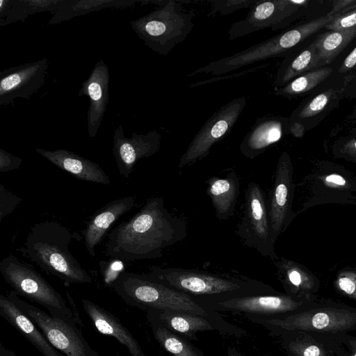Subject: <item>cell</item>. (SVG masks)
<instances>
[{"mask_svg":"<svg viewBox=\"0 0 356 356\" xmlns=\"http://www.w3.org/2000/svg\"><path fill=\"white\" fill-rule=\"evenodd\" d=\"M356 67V47L347 56L339 69V72L345 73Z\"/></svg>","mask_w":356,"mask_h":356,"instance_id":"41","label":"cell"},{"mask_svg":"<svg viewBox=\"0 0 356 356\" xmlns=\"http://www.w3.org/2000/svg\"><path fill=\"white\" fill-rule=\"evenodd\" d=\"M308 1L259 0L252 4L245 19L232 24L228 35L231 40L270 28L284 29L296 19Z\"/></svg>","mask_w":356,"mask_h":356,"instance_id":"11","label":"cell"},{"mask_svg":"<svg viewBox=\"0 0 356 356\" xmlns=\"http://www.w3.org/2000/svg\"><path fill=\"white\" fill-rule=\"evenodd\" d=\"M48 59L26 63L0 72V106L11 104L17 98L29 99L43 86Z\"/></svg>","mask_w":356,"mask_h":356,"instance_id":"14","label":"cell"},{"mask_svg":"<svg viewBox=\"0 0 356 356\" xmlns=\"http://www.w3.org/2000/svg\"><path fill=\"white\" fill-rule=\"evenodd\" d=\"M207 193L210 197L218 220L233 216L240 193V181L234 171L225 177L214 176L206 181Z\"/></svg>","mask_w":356,"mask_h":356,"instance_id":"24","label":"cell"},{"mask_svg":"<svg viewBox=\"0 0 356 356\" xmlns=\"http://www.w3.org/2000/svg\"><path fill=\"white\" fill-rule=\"evenodd\" d=\"M325 180L327 183L336 186H345L346 184V179L337 174L329 175L325 177Z\"/></svg>","mask_w":356,"mask_h":356,"instance_id":"42","label":"cell"},{"mask_svg":"<svg viewBox=\"0 0 356 356\" xmlns=\"http://www.w3.org/2000/svg\"><path fill=\"white\" fill-rule=\"evenodd\" d=\"M202 307L217 312H230L272 317L287 314L302 308L307 300L282 294H259L230 298H194Z\"/></svg>","mask_w":356,"mask_h":356,"instance_id":"10","label":"cell"},{"mask_svg":"<svg viewBox=\"0 0 356 356\" xmlns=\"http://www.w3.org/2000/svg\"><path fill=\"white\" fill-rule=\"evenodd\" d=\"M211 3V13H219L222 15H229L243 8L250 7L256 1L250 0H220L210 1Z\"/></svg>","mask_w":356,"mask_h":356,"instance_id":"33","label":"cell"},{"mask_svg":"<svg viewBox=\"0 0 356 356\" xmlns=\"http://www.w3.org/2000/svg\"><path fill=\"white\" fill-rule=\"evenodd\" d=\"M60 0H1L0 25H8L17 21L23 22L29 15L49 11L53 13Z\"/></svg>","mask_w":356,"mask_h":356,"instance_id":"29","label":"cell"},{"mask_svg":"<svg viewBox=\"0 0 356 356\" xmlns=\"http://www.w3.org/2000/svg\"><path fill=\"white\" fill-rule=\"evenodd\" d=\"M292 188V165L289 155L284 152L280 155L273 181L268 209L275 237L284 232L290 218V203Z\"/></svg>","mask_w":356,"mask_h":356,"instance_id":"16","label":"cell"},{"mask_svg":"<svg viewBox=\"0 0 356 356\" xmlns=\"http://www.w3.org/2000/svg\"><path fill=\"white\" fill-rule=\"evenodd\" d=\"M264 356H271V355H269V354L266 353V354L264 355Z\"/></svg>","mask_w":356,"mask_h":356,"instance_id":"46","label":"cell"},{"mask_svg":"<svg viewBox=\"0 0 356 356\" xmlns=\"http://www.w3.org/2000/svg\"><path fill=\"white\" fill-rule=\"evenodd\" d=\"M147 274L193 298H230L278 293L270 285L238 273L152 266Z\"/></svg>","mask_w":356,"mask_h":356,"instance_id":"3","label":"cell"},{"mask_svg":"<svg viewBox=\"0 0 356 356\" xmlns=\"http://www.w3.org/2000/svg\"><path fill=\"white\" fill-rule=\"evenodd\" d=\"M146 316L155 340L171 356H205L189 339L169 330L152 314L146 312Z\"/></svg>","mask_w":356,"mask_h":356,"instance_id":"28","label":"cell"},{"mask_svg":"<svg viewBox=\"0 0 356 356\" xmlns=\"http://www.w3.org/2000/svg\"><path fill=\"white\" fill-rule=\"evenodd\" d=\"M337 340L339 342L345 344L348 348V354L346 356H356V337L345 334L338 335Z\"/></svg>","mask_w":356,"mask_h":356,"instance_id":"40","label":"cell"},{"mask_svg":"<svg viewBox=\"0 0 356 356\" xmlns=\"http://www.w3.org/2000/svg\"><path fill=\"white\" fill-rule=\"evenodd\" d=\"M274 337L284 331H303L341 335L356 330V309L340 304L309 305L296 312L272 317L245 316Z\"/></svg>","mask_w":356,"mask_h":356,"instance_id":"4","label":"cell"},{"mask_svg":"<svg viewBox=\"0 0 356 356\" xmlns=\"http://www.w3.org/2000/svg\"><path fill=\"white\" fill-rule=\"evenodd\" d=\"M354 9H356V0H335L331 11L343 15Z\"/></svg>","mask_w":356,"mask_h":356,"instance_id":"39","label":"cell"},{"mask_svg":"<svg viewBox=\"0 0 356 356\" xmlns=\"http://www.w3.org/2000/svg\"><path fill=\"white\" fill-rule=\"evenodd\" d=\"M0 273L18 296L44 307L51 316L79 320L62 295L29 264L9 254L0 261Z\"/></svg>","mask_w":356,"mask_h":356,"instance_id":"7","label":"cell"},{"mask_svg":"<svg viewBox=\"0 0 356 356\" xmlns=\"http://www.w3.org/2000/svg\"><path fill=\"white\" fill-rule=\"evenodd\" d=\"M227 356H245L238 349L232 346L227 347Z\"/></svg>","mask_w":356,"mask_h":356,"instance_id":"44","label":"cell"},{"mask_svg":"<svg viewBox=\"0 0 356 356\" xmlns=\"http://www.w3.org/2000/svg\"><path fill=\"white\" fill-rule=\"evenodd\" d=\"M22 198L8 190L0 184V222L10 214L22 202Z\"/></svg>","mask_w":356,"mask_h":356,"instance_id":"34","label":"cell"},{"mask_svg":"<svg viewBox=\"0 0 356 356\" xmlns=\"http://www.w3.org/2000/svg\"><path fill=\"white\" fill-rule=\"evenodd\" d=\"M161 141V135L156 130L145 134L134 133L131 138H126L122 126L119 125L114 131L113 154L120 176L128 178L139 160L159 150Z\"/></svg>","mask_w":356,"mask_h":356,"instance_id":"15","label":"cell"},{"mask_svg":"<svg viewBox=\"0 0 356 356\" xmlns=\"http://www.w3.org/2000/svg\"><path fill=\"white\" fill-rule=\"evenodd\" d=\"M83 308L95 328L102 334L116 339L131 356H146L139 343L118 317L97 304L82 299Z\"/></svg>","mask_w":356,"mask_h":356,"instance_id":"22","label":"cell"},{"mask_svg":"<svg viewBox=\"0 0 356 356\" xmlns=\"http://www.w3.org/2000/svg\"><path fill=\"white\" fill-rule=\"evenodd\" d=\"M42 157L76 179L96 184L108 185L109 176L95 162L64 149L47 150L35 148Z\"/></svg>","mask_w":356,"mask_h":356,"instance_id":"21","label":"cell"},{"mask_svg":"<svg viewBox=\"0 0 356 356\" xmlns=\"http://www.w3.org/2000/svg\"><path fill=\"white\" fill-rule=\"evenodd\" d=\"M236 234L243 244L254 249L273 261L278 259L268 209V201L261 186L250 181L245 191L243 216L236 226Z\"/></svg>","mask_w":356,"mask_h":356,"instance_id":"8","label":"cell"},{"mask_svg":"<svg viewBox=\"0 0 356 356\" xmlns=\"http://www.w3.org/2000/svg\"><path fill=\"white\" fill-rule=\"evenodd\" d=\"M351 131H352L355 135H356V127H355L354 129H353L351 130Z\"/></svg>","mask_w":356,"mask_h":356,"instance_id":"45","label":"cell"},{"mask_svg":"<svg viewBox=\"0 0 356 356\" xmlns=\"http://www.w3.org/2000/svg\"><path fill=\"white\" fill-rule=\"evenodd\" d=\"M356 27L344 31H328L314 40L323 65L330 63L355 38Z\"/></svg>","mask_w":356,"mask_h":356,"instance_id":"30","label":"cell"},{"mask_svg":"<svg viewBox=\"0 0 356 356\" xmlns=\"http://www.w3.org/2000/svg\"><path fill=\"white\" fill-rule=\"evenodd\" d=\"M72 238L67 227L46 220L31 227L24 245L17 250L65 284L90 283V275L69 250Z\"/></svg>","mask_w":356,"mask_h":356,"instance_id":"2","label":"cell"},{"mask_svg":"<svg viewBox=\"0 0 356 356\" xmlns=\"http://www.w3.org/2000/svg\"><path fill=\"white\" fill-rule=\"evenodd\" d=\"M289 133V118L282 116L261 118L244 137L239 146L240 152L245 157L254 159Z\"/></svg>","mask_w":356,"mask_h":356,"instance_id":"18","label":"cell"},{"mask_svg":"<svg viewBox=\"0 0 356 356\" xmlns=\"http://www.w3.org/2000/svg\"><path fill=\"white\" fill-rule=\"evenodd\" d=\"M356 27V9L341 15L324 28L329 31H344Z\"/></svg>","mask_w":356,"mask_h":356,"instance_id":"35","label":"cell"},{"mask_svg":"<svg viewBox=\"0 0 356 356\" xmlns=\"http://www.w3.org/2000/svg\"><path fill=\"white\" fill-rule=\"evenodd\" d=\"M7 296L37 325L51 344L65 356H100L86 341L76 323L53 316L21 299L15 291Z\"/></svg>","mask_w":356,"mask_h":356,"instance_id":"9","label":"cell"},{"mask_svg":"<svg viewBox=\"0 0 356 356\" xmlns=\"http://www.w3.org/2000/svg\"><path fill=\"white\" fill-rule=\"evenodd\" d=\"M99 266L104 284L110 286L124 272L123 261L115 258L100 261Z\"/></svg>","mask_w":356,"mask_h":356,"instance_id":"32","label":"cell"},{"mask_svg":"<svg viewBox=\"0 0 356 356\" xmlns=\"http://www.w3.org/2000/svg\"><path fill=\"white\" fill-rule=\"evenodd\" d=\"M354 77L348 75L345 77L340 86L327 89L310 100L303 102L293 111L289 118V122L301 124L306 131L309 120L322 117L324 113H327L334 108V106L338 105Z\"/></svg>","mask_w":356,"mask_h":356,"instance_id":"25","label":"cell"},{"mask_svg":"<svg viewBox=\"0 0 356 356\" xmlns=\"http://www.w3.org/2000/svg\"><path fill=\"white\" fill-rule=\"evenodd\" d=\"M0 356H17L12 350L5 347L0 343Z\"/></svg>","mask_w":356,"mask_h":356,"instance_id":"43","label":"cell"},{"mask_svg":"<svg viewBox=\"0 0 356 356\" xmlns=\"http://www.w3.org/2000/svg\"><path fill=\"white\" fill-rule=\"evenodd\" d=\"M338 287L346 294L356 299V273L346 272L337 279Z\"/></svg>","mask_w":356,"mask_h":356,"instance_id":"36","label":"cell"},{"mask_svg":"<svg viewBox=\"0 0 356 356\" xmlns=\"http://www.w3.org/2000/svg\"><path fill=\"white\" fill-rule=\"evenodd\" d=\"M140 1L129 0H60L57 9L47 24L52 25L105 8H124L134 6Z\"/></svg>","mask_w":356,"mask_h":356,"instance_id":"27","label":"cell"},{"mask_svg":"<svg viewBox=\"0 0 356 356\" xmlns=\"http://www.w3.org/2000/svg\"><path fill=\"white\" fill-rule=\"evenodd\" d=\"M339 152L356 159V138L346 137L337 143Z\"/></svg>","mask_w":356,"mask_h":356,"instance_id":"38","label":"cell"},{"mask_svg":"<svg viewBox=\"0 0 356 356\" xmlns=\"http://www.w3.org/2000/svg\"><path fill=\"white\" fill-rule=\"evenodd\" d=\"M323 66L314 41L302 51H293L285 57L277 70L275 85L282 87L293 79Z\"/></svg>","mask_w":356,"mask_h":356,"instance_id":"26","label":"cell"},{"mask_svg":"<svg viewBox=\"0 0 356 356\" xmlns=\"http://www.w3.org/2000/svg\"><path fill=\"white\" fill-rule=\"evenodd\" d=\"M159 4L151 13L131 22V28L145 44L162 56H167L186 39L194 24L192 16L175 0L149 1Z\"/></svg>","mask_w":356,"mask_h":356,"instance_id":"6","label":"cell"},{"mask_svg":"<svg viewBox=\"0 0 356 356\" xmlns=\"http://www.w3.org/2000/svg\"><path fill=\"white\" fill-rule=\"evenodd\" d=\"M162 324L171 331L190 341H198L197 333L204 331H218L222 334L241 337L247 331L227 321L222 317L212 318L193 313L175 311L147 309Z\"/></svg>","mask_w":356,"mask_h":356,"instance_id":"13","label":"cell"},{"mask_svg":"<svg viewBox=\"0 0 356 356\" xmlns=\"http://www.w3.org/2000/svg\"><path fill=\"white\" fill-rule=\"evenodd\" d=\"M187 235L186 222L168 210L162 197L155 196L111 230L105 254L123 261L158 259Z\"/></svg>","mask_w":356,"mask_h":356,"instance_id":"1","label":"cell"},{"mask_svg":"<svg viewBox=\"0 0 356 356\" xmlns=\"http://www.w3.org/2000/svg\"><path fill=\"white\" fill-rule=\"evenodd\" d=\"M136 200V196L133 195L115 199L99 209L91 217L82 231L85 246L90 257L95 256L97 245L102 242L113 224L133 209Z\"/></svg>","mask_w":356,"mask_h":356,"instance_id":"19","label":"cell"},{"mask_svg":"<svg viewBox=\"0 0 356 356\" xmlns=\"http://www.w3.org/2000/svg\"><path fill=\"white\" fill-rule=\"evenodd\" d=\"M110 73L103 60H99L94 66L89 76L85 80L78 95L87 96L89 108L87 112L88 133L93 140L102 124L109 98Z\"/></svg>","mask_w":356,"mask_h":356,"instance_id":"17","label":"cell"},{"mask_svg":"<svg viewBox=\"0 0 356 356\" xmlns=\"http://www.w3.org/2000/svg\"><path fill=\"white\" fill-rule=\"evenodd\" d=\"M246 102L245 97L235 98L213 114L195 134L180 157L179 168L193 164L206 157L212 146L231 131Z\"/></svg>","mask_w":356,"mask_h":356,"instance_id":"12","label":"cell"},{"mask_svg":"<svg viewBox=\"0 0 356 356\" xmlns=\"http://www.w3.org/2000/svg\"><path fill=\"white\" fill-rule=\"evenodd\" d=\"M22 163V159L20 157L0 149V172L17 170L21 166Z\"/></svg>","mask_w":356,"mask_h":356,"instance_id":"37","label":"cell"},{"mask_svg":"<svg viewBox=\"0 0 356 356\" xmlns=\"http://www.w3.org/2000/svg\"><path fill=\"white\" fill-rule=\"evenodd\" d=\"M0 315L43 356H65L51 344L37 325L7 295L0 296Z\"/></svg>","mask_w":356,"mask_h":356,"instance_id":"23","label":"cell"},{"mask_svg":"<svg viewBox=\"0 0 356 356\" xmlns=\"http://www.w3.org/2000/svg\"><path fill=\"white\" fill-rule=\"evenodd\" d=\"M337 335L303 331H284L273 337L278 339L282 350L287 356H334V346L338 345Z\"/></svg>","mask_w":356,"mask_h":356,"instance_id":"20","label":"cell"},{"mask_svg":"<svg viewBox=\"0 0 356 356\" xmlns=\"http://www.w3.org/2000/svg\"><path fill=\"white\" fill-rule=\"evenodd\" d=\"M111 287L127 304L144 311L175 310L222 317L219 312L202 307L194 298L152 279L147 273L123 272Z\"/></svg>","mask_w":356,"mask_h":356,"instance_id":"5","label":"cell"},{"mask_svg":"<svg viewBox=\"0 0 356 356\" xmlns=\"http://www.w3.org/2000/svg\"><path fill=\"white\" fill-rule=\"evenodd\" d=\"M332 72V69L329 67L314 70L293 79L285 86L277 88L275 95L288 99L300 97L324 81Z\"/></svg>","mask_w":356,"mask_h":356,"instance_id":"31","label":"cell"}]
</instances>
